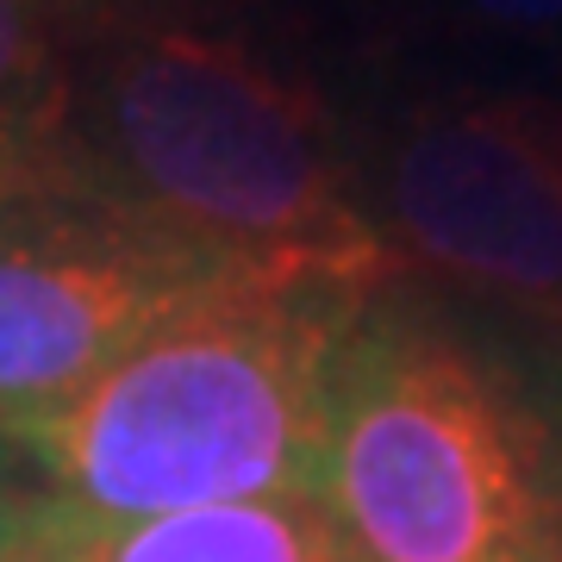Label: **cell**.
<instances>
[{"instance_id":"cell-1","label":"cell","mask_w":562,"mask_h":562,"mask_svg":"<svg viewBox=\"0 0 562 562\" xmlns=\"http://www.w3.org/2000/svg\"><path fill=\"white\" fill-rule=\"evenodd\" d=\"M44 125L113 201L220 262L406 276L325 94L225 20L88 0Z\"/></svg>"},{"instance_id":"cell-2","label":"cell","mask_w":562,"mask_h":562,"mask_svg":"<svg viewBox=\"0 0 562 562\" xmlns=\"http://www.w3.org/2000/svg\"><path fill=\"white\" fill-rule=\"evenodd\" d=\"M382 288L331 269L220 262L88 394L13 443L88 519L319 494L338 350Z\"/></svg>"},{"instance_id":"cell-3","label":"cell","mask_w":562,"mask_h":562,"mask_svg":"<svg viewBox=\"0 0 562 562\" xmlns=\"http://www.w3.org/2000/svg\"><path fill=\"white\" fill-rule=\"evenodd\" d=\"M319 501L362 562H562V401L401 276L338 350Z\"/></svg>"},{"instance_id":"cell-4","label":"cell","mask_w":562,"mask_h":562,"mask_svg":"<svg viewBox=\"0 0 562 562\" xmlns=\"http://www.w3.org/2000/svg\"><path fill=\"white\" fill-rule=\"evenodd\" d=\"M213 269L113 201L44 120L0 138V438L88 394Z\"/></svg>"},{"instance_id":"cell-5","label":"cell","mask_w":562,"mask_h":562,"mask_svg":"<svg viewBox=\"0 0 562 562\" xmlns=\"http://www.w3.org/2000/svg\"><path fill=\"white\" fill-rule=\"evenodd\" d=\"M362 206L406 276L562 331V101L450 88L387 125Z\"/></svg>"},{"instance_id":"cell-6","label":"cell","mask_w":562,"mask_h":562,"mask_svg":"<svg viewBox=\"0 0 562 562\" xmlns=\"http://www.w3.org/2000/svg\"><path fill=\"white\" fill-rule=\"evenodd\" d=\"M50 562H362L319 494L232 501L162 519H88L63 506Z\"/></svg>"},{"instance_id":"cell-7","label":"cell","mask_w":562,"mask_h":562,"mask_svg":"<svg viewBox=\"0 0 562 562\" xmlns=\"http://www.w3.org/2000/svg\"><path fill=\"white\" fill-rule=\"evenodd\" d=\"M88 0H0V138L44 120Z\"/></svg>"},{"instance_id":"cell-8","label":"cell","mask_w":562,"mask_h":562,"mask_svg":"<svg viewBox=\"0 0 562 562\" xmlns=\"http://www.w3.org/2000/svg\"><path fill=\"white\" fill-rule=\"evenodd\" d=\"M63 501L13 438H0V562H50Z\"/></svg>"},{"instance_id":"cell-9","label":"cell","mask_w":562,"mask_h":562,"mask_svg":"<svg viewBox=\"0 0 562 562\" xmlns=\"http://www.w3.org/2000/svg\"><path fill=\"white\" fill-rule=\"evenodd\" d=\"M450 7L487 32H562V0H450Z\"/></svg>"},{"instance_id":"cell-10","label":"cell","mask_w":562,"mask_h":562,"mask_svg":"<svg viewBox=\"0 0 562 562\" xmlns=\"http://www.w3.org/2000/svg\"><path fill=\"white\" fill-rule=\"evenodd\" d=\"M557 38H562V32H557Z\"/></svg>"}]
</instances>
